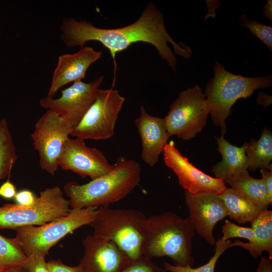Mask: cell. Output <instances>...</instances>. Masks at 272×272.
<instances>
[{
  "mask_svg": "<svg viewBox=\"0 0 272 272\" xmlns=\"http://www.w3.org/2000/svg\"><path fill=\"white\" fill-rule=\"evenodd\" d=\"M60 29V39L69 48L81 47L90 41L100 42L109 50L115 72L116 54L134 43L143 42L153 45L174 72L177 59L168 43L173 46L176 55L188 59L192 54L189 46L177 43L170 36L164 25L163 14L152 3L148 4L136 21L122 27L101 28L85 20L78 21L70 17L62 20Z\"/></svg>",
  "mask_w": 272,
  "mask_h": 272,
  "instance_id": "1",
  "label": "cell"
},
{
  "mask_svg": "<svg viewBox=\"0 0 272 272\" xmlns=\"http://www.w3.org/2000/svg\"><path fill=\"white\" fill-rule=\"evenodd\" d=\"M195 229L189 217L172 212L147 217L142 244L143 256L152 259L168 256L177 266L192 267Z\"/></svg>",
  "mask_w": 272,
  "mask_h": 272,
  "instance_id": "2",
  "label": "cell"
},
{
  "mask_svg": "<svg viewBox=\"0 0 272 272\" xmlns=\"http://www.w3.org/2000/svg\"><path fill=\"white\" fill-rule=\"evenodd\" d=\"M141 177L140 164L121 156L108 173L83 184L69 182L63 190L72 208H98L124 198L138 185Z\"/></svg>",
  "mask_w": 272,
  "mask_h": 272,
  "instance_id": "3",
  "label": "cell"
},
{
  "mask_svg": "<svg viewBox=\"0 0 272 272\" xmlns=\"http://www.w3.org/2000/svg\"><path fill=\"white\" fill-rule=\"evenodd\" d=\"M214 71V76L208 83L204 95L213 122L221 127L224 135L227 131L226 119L236 101L247 98L255 90L271 87L272 78L271 75L253 78L232 74L218 62Z\"/></svg>",
  "mask_w": 272,
  "mask_h": 272,
  "instance_id": "4",
  "label": "cell"
},
{
  "mask_svg": "<svg viewBox=\"0 0 272 272\" xmlns=\"http://www.w3.org/2000/svg\"><path fill=\"white\" fill-rule=\"evenodd\" d=\"M147 217L138 210L100 207L90 225L93 234L114 242L131 260L143 256L142 244Z\"/></svg>",
  "mask_w": 272,
  "mask_h": 272,
  "instance_id": "5",
  "label": "cell"
},
{
  "mask_svg": "<svg viewBox=\"0 0 272 272\" xmlns=\"http://www.w3.org/2000/svg\"><path fill=\"white\" fill-rule=\"evenodd\" d=\"M97 208H72L68 214L41 226L20 227L16 238L27 257L46 256L50 249L66 235L78 228L90 225Z\"/></svg>",
  "mask_w": 272,
  "mask_h": 272,
  "instance_id": "6",
  "label": "cell"
},
{
  "mask_svg": "<svg viewBox=\"0 0 272 272\" xmlns=\"http://www.w3.org/2000/svg\"><path fill=\"white\" fill-rule=\"evenodd\" d=\"M70 207L69 200L64 197L59 187L46 188L40 191L31 206L6 203L1 207L0 229L41 226L67 215Z\"/></svg>",
  "mask_w": 272,
  "mask_h": 272,
  "instance_id": "7",
  "label": "cell"
},
{
  "mask_svg": "<svg viewBox=\"0 0 272 272\" xmlns=\"http://www.w3.org/2000/svg\"><path fill=\"white\" fill-rule=\"evenodd\" d=\"M209 114L204 93L195 85L179 93L164 119L170 136L189 140L202 131Z\"/></svg>",
  "mask_w": 272,
  "mask_h": 272,
  "instance_id": "8",
  "label": "cell"
},
{
  "mask_svg": "<svg viewBox=\"0 0 272 272\" xmlns=\"http://www.w3.org/2000/svg\"><path fill=\"white\" fill-rule=\"evenodd\" d=\"M124 101V97L113 87L108 89L100 88L93 103L70 135L84 140L111 138Z\"/></svg>",
  "mask_w": 272,
  "mask_h": 272,
  "instance_id": "9",
  "label": "cell"
},
{
  "mask_svg": "<svg viewBox=\"0 0 272 272\" xmlns=\"http://www.w3.org/2000/svg\"><path fill=\"white\" fill-rule=\"evenodd\" d=\"M73 127L55 112L47 111L38 119L31 139L41 168L54 175L59 167L64 145Z\"/></svg>",
  "mask_w": 272,
  "mask_h": 272,
  "instance_id": "10",
  "label": "cell"
},
{
  "mask_svg": "<svg viewBox=\"0 0 272 272\" xmlns=\"http://www.w3.org/2000/svg\"><path fill=\"white\" fill-rule=\"evenodd\" d=\"M104 78L102 75L90 82H74L61 91L58 98L43 97L39 100V104L56 113L74 128L93 103Z\"/></svg>",
  "mask_w": 272,
  "mask_h": 272,
  "instance_id": "11",
  "label": "cell"
},
{
  "mask_svg": "<svg viewBox=\"0 0 272 272\" xmlns=\"http://www.w3.org/2000/svg\"><path fill=\"white\" fill-rule=\"evenodd\" d=\"M184 202L195 232L210 245H215L214 228L218 222L228 216L218 193L212 191L191 193L185 191Z\"/></svg>",
  "mask_w": 272,
  "mask_h": 272,
  "instance_id": "12",
  "label": "cell"
},
{
  "mask_svg": "<svg viewBox=\"0 0 272 272\" xmlns=\"http://www.w3.org/2000/svg\"><path fill=\"white\" fill-rule=\"evenodd\" d=\"M58 164L63 170L72 171L83 178L89 177L92 180L108 173L113 168L100 150L88 147L84 140L79 138H68Z\"/></svg>",
  "mask_w": 272,
  "mask_h": 272,
  "instance_id": "13",
  "label": "cell"
},
{
  "mask_svg": "<svg viewBox=\"0 0 272 272\" xmlns=\"http://www.w3.org/2000/svg\"><path fill=\"white\" fill-rule=\"evenodd\" d=\"M80 260L83 272H120L131 260L113 241L92 234L83 241Z\"/></svg>",
  "mask_w": 272,
  "mask_h": 272,
  "instance_id": "14",
  "label": "cell"
},
{
  "mask_svg": "<svg viewBox=\"0 0 272 272\" xmlns=\"http://www.w3.org/2000/svg\"><path fill=\"white\" fill-rule=\"evenodd\" d=\"M165 164L177 175L179 184L191 193L212 191L219 193L226 187L221 179L213 177L193 165L176 148L173 142L167 144L163 150Z\"/></svg>",
  "mask_w": 272,
  "mask_h": 272,
  "instance_id": "15",
  "label": "cell"
},
{
  "mask_svg": "<svg viewBox=\"0 0 272 272\" xmlns=\"http://www.w3.org/2000/svg\"><path fill=\"white\" fill-rule=\"evenodd\" d=\"M102 52L90 46L81 47L72 54L60 55L52 74L47 97L53 98L64 85L82 81L89 66L100 59Z\"/></svg>",
  "mask_w": 272,
  "mask_h": 272,
  "instance_id": "16",
  "label": "cell"
},
{
  "mask_svg": "<svg viewBox=\"0 0 272 272\" xmlns=\"http://www.w3.org/2000/svg\"><path fill=\"white\" fill-rule=\"evenodd\" d=\"M135 124L142 140V159L153 167L157 163L160 154L163 152L170 137L164 119L150 115L141 106L140 115L135 119Z\"/></svg>",
  "mask_w": 272,
  "mask_h": 272,
  "instance_id": "17",
  "label": "cell"
},
{
  "mask_svg": "<svg viewBox=\"0 0 272 272\" xmlns=\"http://www.w3.org/2000/svg\"><path fill=\"white\" fill-rule=\"evenodd\" d=\"M216 139L222 160L212 167V171L215 178L226 182L234 174L247 169L246 144L240 147L234 146L226 140L223 134Z\"/></svg>",
  "mask_w": 272,
  "mask_h": 272,
  "instance_id": "18",
  "label": "cell"
},
{
  "mask_svg": "<svg viewBox=\"0 0 272 272\" xmlns=\"http://www.w3.org/2000/svg\"><path fill=\"white\" fill-rule=\"evenodd\" d=\"M254 231V237L248 242L236 240L232 246H240L247 250L254 258L267 251L269 259L272 258V211L265 210L251 223Z\"/></svg>",
  "mask_w": 272,
  "mask_h": 272,
  "instance_id": "19",
  "label": "cell"
},
{
  "mask_svg": "<svg viewBox=\"0 0 272 272\" xmlns=\"http://www.w3.org/2000/svg\"><path fill=\"white\" fill-rule=\"evenodd\" d=\"M218 195L224 204L228 216L239 224L251 223L268 208L252 203L232 188L226 187Z\"/></svg>",
  "mask_w": 272,
  "mask_h": 272,
  "instance_id": "20",
  "label": "cell"
},
{
  "mask_svg": "<svg viewBox=\"0 0 272 272\" xmlns=\"http://www.w3.org/2000/svg\"><path fill=\"white\" fill-rule=\"evenodd\" d=\"M225 183L256 205L268 207L272 204L262 179L252 177L247 169L234 174Z\"/></svg>",
  "mask_w": 272,
  "mask_h": 272,
  "instance_id": "21",
  "label": "cell"
},
{
  "mask_svg": "<svg viewBox=\"0 0 272 272\" xmlns=\"http://www.w3.org/2000/svg\"><path fill=\"white\" fill-rule=\"evenodd\" d=\"M245 144L247 169L272 170V133L269 130L265 128L258 140L252 139Z\"/></svg>",
  "mask_w": 272,
  "mask_h": 272,
  "instance_id": "22",
  "label": "cell"
},
{
  "mask_svg": "<svg viewBox=\"0 0 272 272\" xmlns=\"http://www.w3.org/2000/svg\"><path fill=\"white\" fill-rule=\"evenodd\" d=\"M17 158L8 122L2 118L0 119V180L10 175Z\"/></svg>",
  "mask_w": 272,
  "mask_h": 272,
  "instance_id": "23",
  "label": "cell"
},
{
  "mask_svg": "<svg viewBox=\"0 0 272 272\" xmlns=\"http://www.w3.org/2000/svg\"><path fill=\"white\" fill-rule=\"evenodd\" d=\"M27 260L16 237L9 238L0 235V270L23 265Z\"/></svg>",
  "mask_w": 272,
  "mask_h": 272,
  "instance_id": "24",
  "label": "cell"
},
{
  "mask_svg": "<svg viewBox=\"0 0 272 272\" xmlns=\"http://www.w3.org/2000/svg\"><path fill=\"white\" fill-rule=\"evenodd\" d=\"M232 243L229 240H223L221 238H220L216 241L214 255L207 263L198 267L177 266L168 262H164V269L170 272H215L218 259L226 250L231 247Z\"/></svg>",
  "mask_w": 272,
  "mask_h": 272,
  "instance_id": "25",
  "label": "cell"
},
{
  "mask_svg": "<svg viewBox=\"0 0 272 272\" xmlns=\"http://www.w3.org/2000/svg\"><path fill=\"white\" fill-rule=\"evenodd\" d=\"M239 21L241 25L248 28L251 33L260 40L272 51V27L250 20L245 15H242Z\"/></svg>",
  "mask_w": 272,
  "mask_h": 272,
  "instance_id": "26",
  "label": "cell"
},
{
  "mask_svg": "<svg viewBox=\"0 0 272 272\" xmlns=\"http://www.w3.org/2000/svg\"><path fill=\"white\" fill-rule=\"evenodd\" d=\"M222 232L223 240H229L232 238H241L252 240L254 237V231L251 227H244L236 224L226 219L222 226Z\"/></svg>",
  "mask_w": 272,
  "mask_h": 272,
  "instance_id": "27",
  "label": "cell"
},
{
  "mask_svg": "<svg viewBox=\"0 0 272 272\" xmlns=\"http://www.w3.org/2000/svg\"><path fill=\"white\" fill-rule=\"evenodd\" d=\"M120 272H166V270L155 263L152 259L143 256L129 261Z\"/></svg>",
  "mask_w": 272,
  "mask_h": 272,
  "instance_id": "28",
  "label": "cell"
},
{
  "mask_svg": "<svg viewBox=\"0 0 272 272\" xmlns=\"http://www.w3.org/2000/svg\"><path fill=\"white\" fill-rule=\"evenodd\" d=\"M45 258L44 256L31 255L23 266L27 272H49Z\"/></svg>",
  "mask_w": 272,
  "mask_h": 272,
  "instance_id": "29",
  "label": "cell"
},
{
  "mask_svg": "<svg viewBox=\"0 0 272 272\" xmlns=\"http://www.w3.org/2000/svg\"><path fill=\"white\" fill-rule=\"evenodd\" d=\"M49 272H83L81 265L71 266L64 264L60 259H51L46 262Z\"/></svg>",
  "mask_w": 272,
  "mask_h": 272,
  "instance_id": "30",
  "label": "cell"
},
{
  "mask_svg": "<svg viewBox=\"0 0 272 272\" xmlns=\"http://www.w3.org/2000/svg\"><path fill=\"white\" fill-rule=\"evenodd\" d=\"M37 197L32 191L23 189L17 192L14 198L16 203L24 207H29L35 203Z\"/></svg>",
  "mask_w": 272,
  "mask_h": 272,
  "instance_id": "31",
  "label": "cell"
},
{
  "mask_svg": "<svg viewBox=\"0 0 272 272\" xmlns=\"http://www.w3.org/2000/svg\"><path fill=\"white\" fill-rule=\"evenodd\" d=\"M17 193L16 188L8 179L0 186V196L10 199L15 197Z\"/></svg>",
  "mask_w": 272,
  "mask_h": 272,
  "instance_id": "32",
  "label": "cell"
},
{
  "mask_svg": "<svg viewBox=\"0 0 272 272\" xmlns=\"http://www.w3.org/2000/svg\"><path fill=\"white\" fill-rule=\"evenodd\" d=\"M262 174V180L266 189L269 198L272 202V170H265L260 169Z\"/></svg>",
  "mask_w": 272,
  "mask_h": 272,
  "instance_id": "33",
  "label": "cell"
},
{
  "mask_svg": "<svg viewBox=\"0 0 272 272\" xmlns=\"http://www.w3.org/2000/svg\"><path fill=\"white\" fill-rule=\"evenodd\" d=\"M256 272H272V263L270 259L261 256Z\"/></svg>",
  "mask_w": 272,
  "mask_h": 272,
  "instance_id": "34",
  "label": "cell"
},
{
  "mask_svg": "<svg viewBox=\"0 0 272 272\" xmlns=\"http://www.w3.org/2000/svg\"><path fill=\"white\" fill-rule=\"evenodd\" d=\"M256 101L258 104L265 108L271 103V96L260 92L258 95Z\"/></svg>",
  "mask_w": 272,
  "mask_h": 272,
  "instance_id": "35",
  "label": "cell"
},
{
  "mask_svg": "<svg viewBox=\"0 0 272 272\" xmlns=\"http://www.w3.org/2000/svg\"><path fill=\"white\" fill-rule=\"evenodd\" d=\"M271 2V0H268L267 4L263 8L264 16L271 21H272Z\"/></svg>",
  "mask_w": 272,
  "mask_h": 272,
  "instance_id": "36",
  "label": "cell"
},
{
  "mask_svg": "<svg viewBox=\"0 0 272 272\" xmlns=\"http://www.w3.org/2000/svg\"><path fill=\"white\" fill-rule=\"evenodd\" d=\"M0 272H27L23 265L6 268L0 270Z\"/></svg>",
  "mask_w": 272,
  "mask_h": 272,
  "instance_id": "37",
  "label": "cell"
}]
</instances>
